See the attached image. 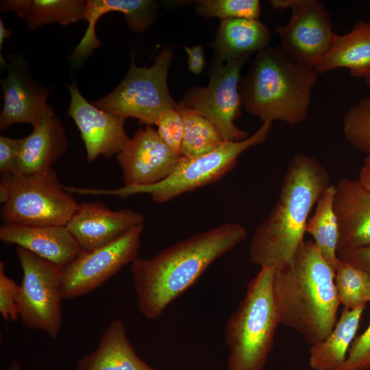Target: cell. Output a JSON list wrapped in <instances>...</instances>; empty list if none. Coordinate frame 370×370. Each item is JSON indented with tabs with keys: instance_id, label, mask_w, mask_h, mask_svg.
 Wrapping results in <instances>:
<instances>
[{
	"instance_id": "cell-1",
	"label": "cell",
	"mask_w": 370,
	"mask_h": 370,
	"mask_svg": "<svg viewBox=\"0 0 370 370\" xmlns=\"http://www.w3.org/2000/svg\"><path fill=\"white\" fill-rule=\"evenodd\" d=\"M237 223H225L192 235L149 258H136L130 272L137 305L147 319H158L216 260L247 237Z\"/></svg>"
},
{
	"instance_id": "cell-2",
	"label": "cell",
	"mask_w": 370,
	"mask_h": 370,
	"mask_svg": "<svg viewBox=\"0 0 370 370\" xmlns=\"http://www.w3.org/2000/svg\"><path fill=\"white\" fill-rule=\"evenodd\" d=\"M330 180L328 171L315 158L298 153L291 159L273 209L252 234L249 257L254 264L277 267L291 260Z\"/></svg>"
},
{
	"instance_id": "cell-3",
	"label": "cell",
	"mask_w": 370,
	"mask_h": 370,
	"mask_svg": "<svg viewBox=\"0 0 370 370\" xmlns=\"http://www.w3.org/2000/svg\"><path fill=\"white\" fill-rule=\"evenodd\" d=\"M334 275L311 240L275 269L273 292L280 324L297 331L310 345L324 340L337 322Z\"/></svg>"
},
{
	"instance_id": "cell-4",
	"label": "cell",
	"mask_w": 370,
	"mask_h": 370,
	"mask_svg": "<svg viewBox=\"0 0 370 370\" xmlns=\"http://www.w3.org/2000/svg\"><path fill=\"white\" fill-rule=\"evenodd\" d=\"M318 75L271 46L256 53L238 85L242 106L262 123L297 125L307 117Z\"/></svg>"
},
{
	"instance_id": "cell-5",
	"label": "cell",
	"mask_w": 370,
	"mask_h": 370,
	"mask_svg": "<svg viewBox=\"0 0 370 370\" xmlns=\"http://www.w3.org/2000/svg\"><path fill=\"white\" fill-rule=\"evenodd\" d=\"M275 269L261 267L225 323L227 370L264 369L280 324L273 292Z\"/></svg>"
},
{
	"instance_id": "cell-6",
	"label": "cell",
	"mask_w": 370,
	"mask_h": 370,
	"mask_svg": "<svg viewBox=\"0 0 370 370\" xmlns=\"http://www.w3.org/2000/svg\"><path fill=\"white\" fill-rule=\"evenodd\" d=\"M272 126L262 123L258 130L241 141L225 140L214 151L197 158L182 156L173 172L164 180L149 186H123L113 189L73 187L71 192L82 195H105L122 199L133 195L148 194L154 203L162 204L198 188L215 182L238 163L239 156L264 143Z\"/></svg>"
},
{
	"instance_id": "cell-7",
	"label": "cell",
	"mask_w": 370,
	"mask_h": 370,
	"mask_svg": "<svg viewBox=\"0 0 370 370\" xmlns=\"http://www.w3.org/2000/svg\"><path fill=\"white\" fill-rule=\"evenodd\" d=\"M0 202L3 223L32 226H66L78 206L53 168L1 175Z\"/></svg>"
},
{
	"instance_id": "cell-8",
	"label": "cell",
	"mask_w": 370,
	"mask_h": 370,
	"mask_svg": "<svg viewBox=\"0 0 370 370\" xmlns=\"http://www.w3.org/2000/svg\"><path fill=\"white\" fill-rule=\"evenodd\" d=\"M173 57L171 48L164 47L151 66L138 67L132 51L130 66L123 79L110 93L92 103L124 119L135 118L146 125L155 124L164 111L177 106L167 82Z\"/></svg>"
},
{
	"instance_id": "cell-9",
	"label": "cell",
	"mask_w": 370,
	"mask_h": 370,
	"mask_svg": "<svg viewBox=\"0 0 370 370\" xmlns=\"http://www.w3.org/2000/svg\"><path fill=\"white\" fill-rule=\"evenodd\" d=\"M16 254L23 270L19 319L25 328L42 331L56 339L62 321V269L21 247L16 246Z\"/></svg>"
},
{
	"instance_id": "cell-10",
	"label": "cell",
	"mask_w": 370,
	"mask_h": 370,
	"mask_svg": "<svg viewBox=\"0 0 370 370\" xmlns=\"http://www.w3.org/2000/svg\"><path fill=\"white\" fill-rule=\"evenodd\" d=\"M250 56L246 54L225 63L212 60L208 84L190 88L179 101L210 121L225 140L241 141L249 136L234 121L241 116L238 85L241 70Z\"/></svg>"
},
{
	"instance_id": "cell-11",
	"label": "cell",
	"mask_w": 370,
	"mask_h": 370,
	"mask_svg": "<svg viewBox=\"0 0 370 370\" xmlns=\"http://www.w3.org/2000/svg\"><path fill=\"white\" fill-rule=\"evenodd\" d=\"M144 224L135 226L116 240L97 249L82 251L61 271L63 299L88 294L102 286L137 258Z\"/></svg>"
},
{
	"instance_id": "cell-12",
	"label": "cell",
	"mask_w": 370,
	"mask_h": 370,
	"mask_svg": "<svg viewBox=\"0 0 370 370\" xmlns=\"http://www.w3.org/2000/svg\"><path fill=\"white\" fill-rule=\"evenodd\" d=\"M285 25L275 31L282 51L293 60L314 69L329 49L336 34L330 13L318 0H295Z\"/></svg>"
},
{
	"instance_id": "cell-13",
	"label": "cell",
	"mask_w": 370,
	"mask_h": 370,
	"mask_svg": "<svg viewBox=\"0 0 370 370\" xmlns=\"http://www.w3.org/2000/svg\"><path fill=\"white\" fill-rule=\"evenodd\" d=\"M8 75L1 81L3 106L0 115V130L25 123L34 127L46 118L55 117L47 104L50 89L36 82L30 75L21 57H12L7 64Z\"/></svg>"
},
{
	"instance_id": "cell-14",
	"label": "cell",
	"mask_w": 370,
	"mask_h": 370,
	"mask_svg": "<svg viewBox=\"0 0 370 370\" xmlns=\"http://www.w3.org/2000/svg\"><path fill=\"white\" fill-rule=\"evenodd\" d=\"M182 156L173 152L151 125L138 129L117 154L124 186H149L166 178Z\"/></svg>"
},
{
	"instance_id": "cell-15",
	"label": "cell",
	"mask_w": 370,
	"mask_h": 370,
	"mask_svg": "<svg viewBox=\"0 0 370 370\" xmlns=\"http://www.w3.org/2000/svg\"><path fill=\"white\" fill-rule=\"evenodd\" d=\"M66 86L71 97L67 114L79 129L87 161L92 162L99 156L109 158L118 154L130 139L125 131V119L88 102L80 93L75 80Z\"/></svg>"
},
{
	"instance_id": "cell-16",
	"label": "cell",
	"mask_w": 370,
	"mask_h": 370,
	"mask_svg": "<svg viewBox=\"0 0 370 370\" xmlns=\"http://www.w3.org/2000/svg\"><path fill=\"white\" fill-rule=\"evenodd\" d=\"M143 213L132 209L110 210L106 204L82 202L66 225L83 251L103 247L131 228L144 224Z\"/></svg>"
},
{
	"instance_id": "cell-17",
	"label": "cell",
	"mask_w": 370,
	"mask_h": 370,
	"mask_svg": "<svg viewBox=\"0 0 370 370\" xmlns=\"http://www.w3.org/2000/svg\"><path fill=\"white\" fill-rule=\"evenodd\" d=\"M335 186L333 208L338 237L337 253L370 245V190L358 180L341 179Z\"/></svg>"
},
{
	"instance_id": "cell-18",
	"label": "cell",
	"mask_w": 370,
	"mask_h": 370,
	"mask_svg": "<svg viewBox=\"0 0 370 370\" xmlns=\"http://www.w3.org/2000/svg\"><path fill=\"white\" fill-rule=\"evenodd\" d=\"M158 4L152 0H86L84 20L88 28L69 60L73 69L79 68L102 44L95 34L101 16L110 12H121L131 30L144 32L157 17Z\"/></svg>"
},
{
	"instance_id": "cell-19",
	"label": "cell",
	"mask_w": 370,
	"mask_h": 370,
	"mask_svg": "<svg viewBox=\"0 0 370 370\" xmlns=\"http://www.w3.org/2000/svg\"><path fill=\"white\" fill-rule=\"evenodd\" d=\"M0 239L16 245L47 260L61 269L75 260L83 251L66 226H32L3 223Z\"/></svg>"
},
{
	"instance_id": "cell-20",
	"label": "cell",
	"mask_w": 370,
	"mask_h": 370,
	"mask_svg": "<svg viewBox=\"0 0 370 370\" xmlns=\"http://www.w3.org/2000/svg\"><path fill=\"white\" fill-rule=\"evenodd\" d=\"M69 141L60 120L46 118L21 138L17 172L30 175L47 171L67 151Z\"/></svg>"
},
{
	"instance_id": "cell-21",
	"label": "cell",
	"mask_w": 370,
	"mask_h": 370,
	"mask_svg": "<svg viewBox=\"0 0 370 370\" xmlns=\"http://www.w3.org/2000/svg\"><path fill=\"white\" fill-rule=\"evenodd\" d=\"M76 370H160L136 354L129 341L123 322L116 319L103 331L97 348L81 358Z\"/></svg>"
},
{
	"instance_id": "cell-22",
	"label": "cell",
	"mask_w": 370,
	"mask_h": 370,
	"mask_svg": "<svg viewBox=\"0 0 370 370\" xmlns=\"http://www.w3.org/2000/svg\"><path fill=\"white\" fill-rule=\"evenodd\" d=\"M269 27L260 20L231 18L221 20L212 42L213 60L225 63L269 46Z\"/></svg>"
},
{
	"instance_id": "cell-23",
	"label": "cell",
	"mask_w": 370,
	"mask_h": 370,
	"mask_svg": "<svg viewBox=\"0 0 370 370\" xmlns=\"http://www.w3.org/2000/svg\"><path fill=\"white\" fill-rule=\"evenodd\" d=\"M340 68L348 69L356 77H361L370 69V21H358L348 33L335 34L314 70L322 75Z\"/></svg>"
},
{
	"instance_id": "cell-24",
	"label": "cell",
	"mask_w": 370,
	"mask_h": 370,
	"mask_svg": "<svg viewBox=\"0 0 370 370\" xmlns=\"http://www.w3.org/2000/svg\"><path fill=\"white\" fill-rule=\"evenodd\" d=\"M365 306L354 309L343 308L331 333L311 345L309 365L314 370H337L346 360L349 349L359 327Z\"/></svg>"
},
{
	"instance_id": "cell-25",
	"label": "cell",
	"mask_w": 370,
	"mask_h": 370,
	"mask_svg": "<svg viewBox=\"0 0 370 370\" xmlns=\"http://www.w3.org/2000/svg\"><path fill=\"white\" fill-rule=\"evenodd\" d=\"M86 0H3L1 12L13 11L30 30L57 22L69 25L84 20Z\"/></svg>"
},
{
	"instance_id": "cell-26",
	"label": "cell",
	"mask_w": 370,
	"mask_h": 370,
	"mask_svg": "<svg viewBox=\"0 0 370 370\" xmlns=\"http://www.w3.org/2000/svg\"><path fill=\"white\" fill-rule=\"evenodd\" d=\"M334 193L335 186L330 184L317 203L306 233L312 236L321 256L335 271L340 259L337 255L338 223L333 208Z\"/></svg>"
},
{
	"instance_id": "cell-27",
	"label": "cell",
	"mask_w": 370,
	"mask_h": 370,
	"mask_svg": "<svg viewBox=\"0 0 370 370\" xmlns=\"http://www.w3.org/2000/svg\"><path fill=\"white\" fill-rule=\"evenodd\" d=\"M184 125L182 154L186 158L206 155L225 141L215 125L193 109L177 103Z\"/></svg>"
},
{
	"instance_id": "cell-28",
	"label": "cell",
	"mask_w": 370,
	"mask_h": 370,
	"mask_svg": "<svg viewBox=\"0 0 370 370\" xmlns=\"http://www.w3.org/2000/svg\"><path fill=\"white\" fill-rule=\"evenodd\" d=\"M336 294L344 308L354 309L370 301V274L340 259L335 269Z\"/></svg>"
},
{
	"instance_id": "cell-29",
	"label": "cell",
	"mask_w": 370,
	"mask_h": 370,
	"mask_svg": "<svg viewBox=\"0 0 370 370\" xmlns=\"http://www.w3.org/2000/svg\"><path fill=\"white\" fill-rule=\"evenodd\" d=\"M343 132L352 147L370 156V97H362L347 111Z\"/></svg>"
},
{
	"instance_id": "cell-30",
	"label": "cell",
	"mask_w": 370,
	"mask_h": 370,
	"mask_svg": "<svg viewBox=\"0 0 370 370\" xmlns=\"http://www.w3.org/2000/svg\"><path fill=\"white\" fill-rule=\"evenodd\" d=\"M195 3L197 14L206 19L217 17L221 21L231 18L259 20L261 14L258 0H198Z\"/></svg>"
},
{
	"instance_id": "cell-31",
	"label": "cell",
	"mask_w": 370,
	"mask_h": 370,
	"mask_svg": "<svg viewBox=\"0 0 370 370\" xmlns=\"http://www.w3.org/2000/svg\"><path fill=\"white\" fill-rule=\"evenodd\" d=\"M155 125L157 126L158 135L170 149L175 154L182 156L184 125L182 116L177 109L170 108L164 111Z\"/></svg>"
},
{
	"instance_id": "cell-32",
	"label": "cell",
	"mask_w": 370,
	"mask_h": 370,
	"mask_svg": "<svg viewBox=\"0 0 370 370\" xmlns=\"http://www.w3.org/2000/svg\"><path fill=\"white\" fill-rule=\"evenodd\" d=\"M20 285L6 275L5 264L0 262V313L6 321H16L19 319L18 297Z\"/></svg>"
},
{
	"instance_id": "cell-33",
	"label": "cell",
	"mask_w": 370,
	"mask_h": 370,
	"mask_svg": "<svg viewBox=\"0 0 370 370\" xmlns=\"http://www.w3.org/2000/svg\"><path fill=\"white\" fill-rule=\"evenodd\" d=\"M370 368V322L365 332L352 342L343 365L337 370H367Z\"/></svg>"
},
{
	"instance_id": "cell-34",
	"label": "cell",
	"mask_w": 370,
	"mask_h": 370,
	"mask_svg": "<svg viewBox=\"0 0 370 370\" xmlns=\"http://www.w3.org/2000/svg\"><path fill=\"white\" fill-rule=\"evenodd\" d=\"M21 138L14 139L0 136V173L1 175L17 172Z\"/></svg>"
},
{
	"instance_id": "cell-35",
	"label": "cell",
	"mask_w": 370,
	"mask_h": 370,
	"mask_svg": "<svg viewBox=\"0 0 370 370\" xmlns=\"http://www.w3.org/2000/svg\"><path fill=\"white\" fill-rule=\"evenodd\" d=\"M339 259L356 265L370 274V245L360 248L339 251Z\"/></svg>"
},
{
	"instance_id": "cell-36",
	"label": "cell",
	"mask_w": 370,
	"mask_h": 370,
	"mask_svg": "<svg viewBox=\"0 0 370 370\" xmlns=\"http://www.w3.org/2000/svg\"><path fill=\"white\" fill-rule=\"evenodd\" d=\"M188 55V66L189 71L195 75H199L204 71L206 66L203 47L193 45L191 47H184Z\"/></svg>"
},
{
	"instance_id": "cell-37",
	"label": "cell",
	"mask_w": 370,
	"mask_h": 370,
	"mask_svg": "<svg viewBox=\"0 0 370 370\" xmlns=\"http://www.w3.org/2000/svg\"><path fill=\"white\" fill-rule=\"evenodd\" d=\"M358 180L367 189L370 190V156H366Z\"/></svg>"
},
{
	"instance_id": "cell-38",
	"label": "cell",
	"mask_w": 370,
	"mask_h": 370,
	"mask_svg": "<svg viewBox=\"0 0 370 370\" xmlns=\"http://www.w3.org/2000/svg\"><path fill=\"white\" fill-rule=\"evenodd\" d=\"M295 0H270L269 3L272 8L279 11L291 9Z\"/></svg>"
},
{
	"instance_id": "cell-39",
	"label": "cell",
	"mask_w": 370,
	"mask_h": 370,
	"mask_svg": "<svg viewBox=\"0 0 370 370\" xmlns=\"http://www.w3.org/2000/svg\"><path fill=\"white\" fill-rule=\"evenodd\" d=\"M11 36V31L7 29L5 26L2 19H0V49H2V44L4 42L5 38Z\"/></svg>"
},
{
	"instance_id": "cell-40",
	"label": "cell",
	"mask_w": 370,
	"mask_h": 370,
	"mask_svg": "<svg viewBox=\"0 0 370 370\" xmlns=\"http://www.w3.org/2000/svg\"><path fill=\"white\" fill-rule=\"evenodd\" d=\"M6 370H21V365L19 362L15 360L9 365Z\"/></svg>"
},
{
	"instance_id": "cell-41",
	"label": "cell",
	"mask_w": 370,
	"mask_h": 370,
	"mask_svg": "<svg viewBox=\"0 0 370 370\" xmlns=\"http://www.w3.org/2000/svg\"><path fill=\"white\" fill-rule=\"evenodd\" d=\"M361 77L364 78L366 84L370 88V69L363 73Z\"/></svg>"
}]
</instances>
